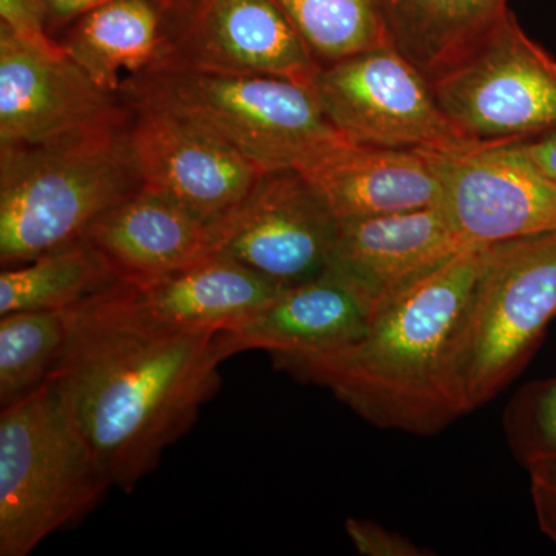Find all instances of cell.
I'll use <instances>...</instances> for the list:
<instances>
[{
	"instance_id": "cell-19",
	"label": "cell",
	"mask_w": 556,
	"mask_h": 556,
	"mask_svg": "<svg viewBox=\"0 0 556 556\" xmlns=\"http://www.w3.org/2000/svg\"><path fill=\"white\" fill-rule=\"evenodd\" d=\"M281 287L228 255L212 252L188 268L138 289L146 309L189 331H230L277 298Z\"/></svg>"
},
{
	"instance_id": "cell-9",
	"label": "cell",
	"mask_w": 556,
	"mask_h": 556,
	"mask_svg": "<svg viewBox=\"0 0 556 556\" xmlns=\"http://www.w3.org/2000/svg\"><path fill=\"white\" fill-rule=\"evenodd\" d=\"M130 118L129 105L101 90L58 40L0 28V149L84 137Z\"/></svg>"
},
{
	"instance_id": "cell-8",
	"label": "cell",
	"mask_w": 556,
	"mask_h": 556,
	"mask_svg": "<svg viewBox=\"0 0 556 556\" xmlns=\"http://www.w3.org/2000/svg\"><path fill=\"white\" fill-rule=\"evenodd\" d=\"M313 90L351 144L415 150L484 144L450 123L431 80L388 42L320 65Z\"/></svg>"
},
{
	"instance_id": "cell-1",
	"label": "cell",
	"mask_w": 556,
	"mask_h": 556,
	"mask_svg": "<svg viewBox=\"0 0 556 556\" xmlns=\"http://www.w3.org/2000/svg\"><path fill=\"white\" fill-rule=\"evenodd\" d=\"M50 382L113 484L131 492L195 422L232 356L223 331L163 324L115 281L67 309Z\"/></svg>"
},
{
	"instance_id": "cell-23",
	"label": "cell",
	"mask_w": 556,
	"mask_h": 556,
	"mask_svg": "<svg viewBox=\"0 0 556 556\" xmlns=\"http://www.w3.org/2000/svg\"><path fill=\"white\" fill-rule=\"evenodd\" d=\"M318 65L387 42L379 0H274Z\"/></svg>"
},
{
	"instance_id": "cell-24",
	"label": "cell",
	"mask_w": 556,
	"mask_h": 556,
	"mask_svg": "<svg viewBox=\"0 0 556 556\" xmlns=\"http://www.w3.org/2000/svg\"><path fill=\"white\" fill-rule=\"evenodd\" d=\"M503 427L511 452L527 470H556V378L522 387L508 402Z\"/></svg>"
},
{
	"instance_id": "cell-5",
	"label": "cell",
	"mask_w": 556,
	"mask_h": 556,
	"mask_svg": "<svg viewBox=\"0 0 556 556\" xmlns=\"http://www.w3.org/2000/svg\"><path fill=\"white\" fill-rule=\"evenodd\" d=\"M113 485L53 383L0 413V555L27 556Z\"/></svg>"
},
{
	"instance_id": "cell-15",
	"label": "cell",
	"mask_w": 556,
	"mask_h": 556,
	"mask_svg": "<svg viewBox=\"0 0 556 556\" xmlns=\"http://www.w3.org/2000/svg\"><path fill=\"white\" fill-rule=\"evenodd\" d=\"M84 240L119 281L148 288L214 252V225L142 186L102 214Z\"/></svg>"
},
{
	"instance_id": "cell-3",
	"label": "cell",
	"mask_w": 556,
	"mask_h": 556,
	"mask_svg": "<svg viewBox=\"0 0 556 556\" xmlns=\"http://www.w3.org/2000/svg\"><path fill=\"white\" fill-rule=\"evenodd\" d=\"M126 126L0 149V265H24L86 236L142 188Z\"/></svg>"
},
{
	"instance_id": "cell-4",
	"label": "cell",
	"mask_w": 556,
	"mask_h": 556,
	"mask_svg": "<svg viewBox=\"0 0 556 556\" xmlns=\"http://www.w3.org/2000/svg\"><path fill=\"white\" fill-rule=\"evenodd\" d=\"M119 98L197 121L263 170H300L350 142L332 126L313 87L276 76L226 75L169 64L130 80Z\"/></svg>"
},
{
	"instance_id": "cell-14",
	"label": "cell",
	"mask_w": 556,
	"mask_h": 556,
	"mask_svg": "<svg viewBox=\"0 0 556 556\" xmlns=\"http://www.w3.org/2000/svg\"><path fill=\"white\" fill-rule=\"evenodd\" d=\"M467 247L439 206L348 219L340 222L327 269L364 299L372 317L399 291Z\"/></svg>"
},
{
	"instance_id": "cell-28",
	"label": "cell",
	"mask_w": 556,
	"mask_h": 556,
	"mask_svg": "<svg viewBox=\"0 0 556 556\" xmlns=\"http://www.w3.org/2000/svg\"><path fill=\"white\" fill-rule=\"evenodd\" d=\"M110 0H43L47 14V31L49 35L53 30H60L62 27H68L78 17L86 14L87 11L104 5ZM164 5H172L174 0H160Z\"/></svg>"
},
{
	"instance_id": "cell-20",
	"label": "cell",
	"mask_w": 556,
	"mask_h": 556,
	"mask_svg": "<svg viewBox=\"0 0 556 556\" xmlns=\"http://www.w3.org/2000/svg\"><path fill=\"white\" fill-rule=\"evenodd\" d=\"M387 42L433 80L507 16V0H379Z\"/></svg>"
},
{
	"instance_id": "cell-29",
	"label": "cell",
	"mask_w": 556,
	"mask_h": 556,
	"mask_svg": "<svg viewBox=\"0 0 556 556\" xmlns=\"http://www.w3.org/2000/svg\"><path fill=\"white\" fill-rule=\"evenodd\" d=\"M519 144L556 181V130L519 141Z\"/></svg>"
},
{
	"instance_id": "cell-6",
	"label": "cell",
	"mask_w": 556,
	"mask_h": 556,
	"mask_svg": "<svg viewBox=\"0 0 556 556\" xmlns=\"http://www.w3.org/2000/svg\"><path fill=\"white\" fill-rule=\"evenodd\" d=\"M555 317L556 232L486 244L452 345L466 415L517 378Z\"/></svg>"
},
{
	"instance_id": "cell-18",
	"label": "cell",
	"mask_w": 556,
	"mask_h": 556,
	"mask_svg": "<svg viewBox=\"0 0 556 556\" xmlns=\"http://www.w3.org/2000/svg\"><path fill=\"white\" fill-rule=\"evenodd\" d=\"M61 47L105 93L174 60L167 5L160 0H110L68 25Z\"/></svg>"
},
{
	"instance_id": "cell-26",
	"label": "cell",
	"mask_w": 556,
	"mask_h": 556,
	"mask_svg": "<svg viewBox=\"0 0 556 556\" xmlns=\"http://www.w3.org/2000/svg\"><path fill=\"white\" fill-rule=\"evenodd\" d=\"M0 28L28 39H53L47 31L43 0H0Z\"/></svg>"
},
{
	"instance_id": "cell-10",
	"label": "cell",
	"mask_w": 556,
	"mask_h": 556,
	"mask_svg": "<svg viewBox=\"0 0 556 556\" xmlns=\"http://www.w3.org/2000/svg\"><path fill=\"white\" fill-rule=\"evenodd\" d=\"M438 206L466 244L556 232V181L518 142L427 150Z\"/></svg>"
},
{
	"instance_id": "cell-21",
	"label": "cell",
	"mask_w": 556,
	"mask_h": 556,
	"mask_svg": "<svg viewBox=\"0 0 556 556\" xmlns=\"http://www.w3.org/2000/svg\"><path fill=\"white\" fill-rule=\"evenodd\" d=\"M118 278L89 241L80 239L0 274V316L21 311H62Z\"/></svg>"
},
{
	"instance_id": "cell-12",
	"label": "cell",
	"mask_w": 556,
	"mask_h": 556,
	"mask_svg": "<svg viewBox=\"0 0 556 556\" xmlns=\"http://www.w3.org/2000/svg\"><path fill=\"white\" fill-rule=\"evenodd\" d=\"M127 105L142 186L211 225L239 206L266 172L188 116L146 102Z\"/></svg>"
},
{
	"instance_id": "cell-22",
	"label": "cell",
	"mask_w": 556,
	"mask_h": 556,
	"mask_svg": "<svg viewBox=\"0 0 556 556\" xmlns=\"http://www.w3.org/2000/svg\"><path fill=\"white\" fill-rule=\"evenodd\" d=\"M67 334V309L0 316V407L17 404L49 382Z\"/></svg>"
},
{
	"instance_id": "cell-11",
	"label": "cell",
	"mask_w": 556,
	"mask_h": 556,
	"mask_svg": "<svg viewBox=\"0 0 556 556\" xmlns=\"http://www.w3.org/2000/svg\"><path fill=\"white\" fill-rule=\"evenodd\" d=\"M339 218L298 169L266 170L239 206L214 225V252L281 287L328 268Z\"/></svg>"
},
{
	"instance_id": "cell-7",
	"label": "cell",
	"mask_w": 556,
	"mask_h": 556,
	"mask_svg": "<svg viewBox=\"0 0 556 556\" xmlns=\"http://www.w3.org/2000/svg\"><path fill=\"white\" fill-rule=\"evenodd\" d=\"M431 87L442 113L471 141L518 142L556 130V60L511 11Z\"/></svg>"
},
{
	"instance_id": "cell-16",
	"label": "cell",
	"mask_w": 556,
	"mask_h": 556,
	"mask_svg": "<svg viewBox=\"0 0 556 556\" xmlns=\"http://www.w3.org/2000/svg\"><path fill=\"white\" fill-rule=\"evenodd\" d=\"M371 311L343 278L320 276L285 287L255 316L223 331L230 354L263 350L273 357L327 353L367 331Z\"/></svg>"
},
{
	"instance_id": "cell-13",
	"label": "cell",
	"mask_w": 556,
	"mask_h": 556,
	"mask_svg": "<svg viewBox=\"0 0 556 556\" xmlns=\"http://www.w3.org/2000/svg\"><path fill=\"white\" fill-rule=\"evenodd\" d=\"M170 64L313 87L320 65L274 0H174Z\"/></svg>"
},
{
	"instance_id": "cell-25",
	"label": "cell",
	"mask_w": 556,
	"mask_h": 556,
	"mask_svg": "<svg viewBox=\"0 0 556 556\" xmlns=\"http://www.w3.org/2000/svg\"><path fill=\"white\" fill-rule=\"evenodd\" d=\"M345 529L357 554L364 556H427L430 552L409 538L368 519H346Z\"/></svg>"
},
{
	"instance_id": "cell-2",
	"label": "cell",
	"mask_w": 556,
	"mask_h": 556,
	"mask_svg": "<svg viewBox=\"0 0 556 556\" xmlns=\"http://www.w3.org/2000/svg\"><path fill=\"white\" fill-rule=\"evenodd\" d=\"M485 247L460 249L399 291L354 342L327 353L274 357V364L328 388L375 427L439 433L466 416L453 383L452 345Z\"/></svg>"
},
{
	"instance_id": "cell-17",
	"label": "cell",
	"mask_w": 556,
	"mask_h": 556,
	"mask_svg": "<svg viewBox=\"0 0 556 556\" xmlns=\"http://www.w3.org/2000/svg\"><path fill=\"white\" fill-rule=\"evenodd\" d=\"M339 222L438 206L441 185L427 150L343 144L300 169Z\"/></svg>"
},
{
	"instance_id": "cell-27",
	"label": "cell",
	"mask_w": 556,
	"mask_h": 556,
	"mask_svg": "<svg viewBox=\"0 0 556 556\" xmlns=\"http://www.w3.org/2000/svg\"><path fill=\"white\" fill-rule=\"evenodd\" d=\"M527 471L538 527L556 546V470L532 468Z\"/></svg>"
}]
</instances>
